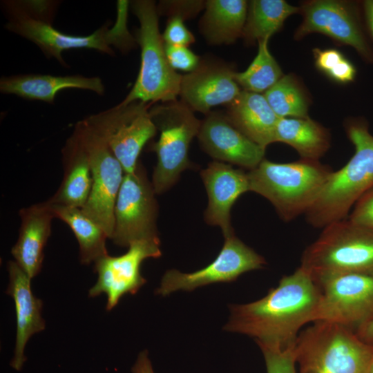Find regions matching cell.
Wrapping results in <instances>:
<instances>
[{"mask_svg": "<svg viewBox=\"0 0 373 373\" xmlns=\"http://www.w3.org/2000/svg\"><path fill=\"white\" fill-rule=\"evenodd\" d=\"M319 298L318 285L299 267L283 276L263 298L231 305L224 329L252 337L259 347H293L301 328L314 322Z\"/></svg>", "mask_w": 373, "mask_h": 373, "instance_id": "1", "label": "cell"}, {"mask_svg": "<svg viewBox=\"0 0 373 373\" xmlns=\"http://www.w3.org/2000/svg\"><path fill=\"white\" fill-rule=\"evenodd\" d=\"M346 132L355 147L347 164L333 171L319 195L305 213L307 222L316 228H324L345 219L351 207L373 188V135L365 119L347 122Z\"/></svg>", "mask_w": 373, "mask_h": 373, "instance_id": "2", "label": "cell"}, {"mask_svg": "<svg viewBox=\"0 0 373 373\" xmlns=\"http://www.w3.org/2000/svg\"><path fill=\"white\" fill-rule=\"evenodd\" d=\"M332 172L318 160L276 163L264 159L247 173L249 191L267 198L289 222L307 212Z\"/></svg>", "mask_w": 373, "mask_h": 373, "instance_id": "3", "label": "cell"}, {"mask_svg": "<svg viewBox=\"0 0 373 373\" xmlns=\"http://www.w3.org/2000/svg\"><path fill=\"white\" fill-rule=\"evenodd\" d=\"M298 373H368L373 345L339 324L318 321L301 331L294 345Z\"/></svg>", "mask_w": 373, "mask_h": 373, "instance_id": "4", "label": "cell"}, {"mask_svg": "<svg viewBox=\"0 0 373 373\" xmlns=\"http://www.w3.org/2000/svg\"><path fill=\"white\" fill-rule=\"evenodd\" d=\"M130 5L140 23L135 38L141 49V63L135 82L122 102L175 101L180 95L182 75L167 60L156 4L151 0H136Z\"/></svg>", "mask_w": 373, "mask_h": 373, "instance_id": "5", "label": "cell"}, {"mask_svg": "<svg viewBox=\"0 0 373 373\" xmlns=\"http://www.w3.org/2000/svg\"><path fill=\"white\" fill-rule=\"evenodd\" d=\"M314 282L350 272L373 271V231L349 219L323 228L303 251L300 266Z\"/></svg>", "mask_w": 373, "mask_h": 373, "instance_id": "6", "label": "cell"}, {"mask_svg": "<svg viewBox=\"0 0 373 373\" xmlns=\"http://www.w3.org/2000/svg\"><path fill=\"white\" fill-rule=\"evenodd\" d=\"M128 1H117V17L115 25L109 28L107 21L89 35L66 34L55 29L51 23L28 17L8 19L5 28L37 46L47 58H54L64 66H68L62 52L70 49H93L114 56L112 46L122 52L135 45V38L129 32L127 25Z\"/></svg>", "mask_w": 373, "mask_h": 373, "instance_id": "7", "label": "cell"}, {"mask_svg": "<svg viewBox=\"0 0 373 373\" xmlns=\"http://www.w3.org/2000/svg\"><path fill=\"white\" fill-rule=\"evenodd\" d=\"M149 113L160 132L158 140L150 146L157 160L151 182L155 193L160 194L178 181L183 171L192 168L189 148L199 133L201 122L182 101L157 104Z\"/></svg>", "mask_w": 373, "mask_h": 373, "instance_id": "8", "label": "cell"}, {"mask_svg": "<svg viewBox=\"0 0 373 373\" xmlns=\"http://www.w3.org/2000/svg\"><path fill=\"white\" fill-rule=\"evenodd\" d=\"M149 107L141 101L120 102L84 119L108 145L125 173L134 171L143 147L156 134Z\"/></svg>", "mask_w": 373, "mask_h": 373, "instance_id": "9", "label": "cell"}, {"mask_svg": "<svg viewBox=\"0 0 373 373\" xmlns=\"http://www.w3.org/2000/svg\"><path fill=\"white\" fill-rule=\"evenodd\" d=\"M74 131L80 137L88 155L92 188L82 209L111 238L115 224V206L124 171L108 145L84 119L76 123Z\"/></svg>", "mask_w": 373, "mask_h": 373, "instance_id": "10", "label": "cell"}, {"mask_svg": "<svg viewBox=\"0 0 373 373\" xmlns=\"http://www.w3.org/2000/svg\"><path fill=\"white\" fill-rule=\"evenodd\" d=\"M155 191L146 169L139 161L135 169L124 173L115 206L113 242L128 247L142 240H160Z\"/></svg>", "mask_w": 373, "mask_h": 373, "instance_id": "11", "label": "cell"}, {"mask_svg": "<svg viewBox=\"0 0 373 373\" xmlns=\"http://www.w3.org/2000/svg\"><path fill=\"white\" fill-rule=\"evenodd\" d=\"M315 283L320 298L314 322L334 323L356 332L373 319V271L334 275Z\"/></svg>", "mask_w": 373, "mask_h": 373, "instance_id": "12", "label": "cell"}, {"mask_svg": "<svg viewBox=\"0 0 373 373\" xmlns=\"http://www.w3.org/2000/svg\"><path fill=\"white\" fill-rule=\"evenodd\" d=\"M303 22L295 37L318 32L353 48L361 59L373 64V46L365 23L361 3L335 0H315L300 8Z\"/></svg>", "mask_w": 373, "mask_h": 373, "instance_id": "13", "label": "cell"}, {"mask_svg": "<svg viewBox=\"0 0 373 373\" xmlns=\"http://www.w3.org/2000/svg\"><path fill=\"white\" fill-rule=\"evenodd\" d=\"M224 239L220 252L211 263L191 273L166 271L155 293L165 296L178 290L191 291L211 283L232 282L241 274L262 269L266 264L262 256L235 235Z\"/></svg>", "mask_w": 373, "mask_h": 373, "instance_id": "14", "label": "cell"}, {"mask_svg": "<svg viewBox=\"0 0 373 373\" xmlns=\"http://www.w3.org/2000/svg\"><path fill=\"white\" fill-rule=\"evenodd\" d=\"M160 240H142L133 242L126 253L119 256H104L95 263L96 283L90 289V297L101 294L107 296L106 309L111 310L126 294H135L146 283L140 273L142 262L162 255Z\"/></svg>", "mask_w": 373, "mask_h": 373, "instance_id": "15", "label": "cell"}, {"mask_svg": "<svg viewBox=\"0 0 373 373\" xmlns=\"http://www.w3.org/2000/svg\"><path fill=\"white\" fill-rule=\"evenodd\" d=\"M198 140L202 149L216 161L252 170L265 159V149L236 128L226 115L208 113L201 122Z\"/></svg>", "mask_w": 373, "mask_h": 373, "instance_id": "16", "label": "cell"}, {"mask_svg": "<svg viewBox=\"0 0 373 373\" xmlns=\"http://www.w3.org/2000/svg\"><path fill=\"white\" fill-rule=\"evenodd\" d=\"M235 72L218 63H200L193 71L182 75L180 95L193 111L207 114L211 108L229 104L240 93Z\"/></svg>", "mask_w": 373, "mask_h": 373, "instance_id": "17", "label": "cell"}, {"mask_svg": "<svg viewBox=\"0 0 373 373\" xmlns=\"http://www.w3.org/2000/svg\"><path fill=\"white\" fill-rule=\"evenodd\" d=\"M207 195L206 222L220 227L224 238L234 235L231 210L238 197L249 191L247 173L219 161L210 162L200 172Z\"/></svg>", "mask_w": 373, "mask_h": 373, "instance_id": "18", "label": "cell"}, {"mask_svg": "<svg viewBox=\"0 0 373 373\" xmlns=\"http://www.w3.org/2000/svg\"><path fill=\"white\" fill-rule=\"evenodd\" d=\"M9 283L6 293L14 300L17 317V335L10 366L20 371L26 356L24 350L29 338L45 328L41 316L42 300L33 294L31 278L14 260L8 263Z\"/></svg>", "mask_w": 373, "mask_h": 373, "instance_id": "19", "label": "cell"}, {"mask_svg": "<svg viewBox=\"0 0 373 373\" xmlns=\"http://www.w3.org/2000/svg\"><path fill=\"white\" fill-rule=\"evenodd\" d=\"M18 239L11 253L15 261L32 279L41 271L44 250L55 218L48 201L22 208Z\"/></svg>", "mask_w": 373, "mask_h": 373, "instance_id": "20", "label": "cell"}, {"mask_svg": "<svg viewBox=\"0 0 373 373\" xmlns=\"http://www.w3.org/2000/svg\"><path fill=\"white\" fill-rule=\"evenodd\" d=\"M67 88L87 90L100 96L105 93L104 84L99 77L29 73L3 76L0 79L1 93L48 104H53L57 93Z\"/></svg>", "mask_w": 373, "mask_h": 373, "instance_id": "21", "label": "cell"}, {"mask_svg": "<svg viewBox=\"0 0 373 373\" xmlns=\"http://www.w3.org/2000/svg\"><path fill=\"white\" fill-rule=\"evenodd\" d=\"M64 176L59 187L48 200L52 204L82 209L92 188V173L86 150L73 130L62 150Z\"/></svg>", "mask_w": 373, "mask_h": 373, "instance_id": "22", "label": "cell"}, {"mask_svg": "<svg viewBox=\"0 0 373 373\" xmlns=\"http://www.w3.org/2000/svg\"><path fill=\"white\" fill-rule=\"evenodd\" d=\"M230 122L251 141L266 148L276 142L280 119L264 95L243 90L229 104L225 115Z\"/></svg>", "mask_w": 373, "mask_h": 373, "instance_id": "23", "label": "cell"}, {"mask_svg": "<svg viewBox=\"0 0 373 373\" xmlns=\"http://www.w3.org/2000/svg\"><path fill=\"white\" fill-rule=\"evenodd\" d=\"M247 5L244 0L206 1L200 30L207 41L215 45L230 44L242 37Z\"/></svg>", "mask_w": 373, "mask_h": 373, "instance_id": "24", "label": "cell"}, {"mask_svg": "<svg viewBox=\"0 0 373 373\" xmlns=\"http://www.w3.org/2000/svg\"><path fill=\"white\" fill-rule=\"evenodd\" d=\"M276 142L290 145L302 159L318 160L328 150L330 136L318 123L307 117H283L278 119Z\"/></svg>", "mask_w": 373, "mask_h": 373, "instance_id": "25", "label": "cell"}, {"mask_svg": "<svg viewBox=\"0 0 373 373\" xmlns=\"http://www.w3.org/2000/svg\"><path fill=\"white\" fill-rule=\"evenodd\" d=\"M49 204L55 217L67 224L75 234L79 244L82 264L89 265L108 254L106 247L107 234L82 209Z\"/></svg>", "mask_w": 373, "mask_h": 373, "instance_id": "26", "label": "cell"}, {"mask_svg": "<svg viewBox=\"0 0 373 373\" xmlns=\"http://www.w3.org/2000/svg\"><path fill=\"white\" fill-rule=\"evenodd\" d=\"M299 12V8L283 0L251 1L242 37L247 43L269 39L287 18Z\"/></svg>", "mask_w": 373, "mask_h": 373, "instance_id": "27", "label": "cell"}, {"mask_svg": "<svg viewBox=\"0 0 373 373\" xmlns=\"http://www.w3.org/2000/svg\"><path fill=\"white\" fill-rule=\"evenodd\" d=\"M269 39L259 41L256 56L243 72L234 73V79L244 90L266 92L283 75L282 70L268 48Z\"/></svg>", "mask_w": 373, "mask_h": 373, "instance_id": "28", "label": "cell"}, {"mask_svg": "<svg viewBox=\"0 0 373 373\" xmlns=\"http://www.w3.org/2000/svg\"><path fill=\"white\" fill-rule=\"evenodd\" d=\"M264 96L279 118L308 117L307 101L298 82L291 75L283 76Z\"/></svg>", "mask_w": 373, "mask_h": 373, "instance_id": "29", "label": "cell"}, {"mask_svg": "<svg viewBox=\"0 0 373 373\" xmlns=\"http://www.w3.org/2000/svg\"><path fill=\"white\" fill-rule=\"evenodd\" d=\"M3 8L8 19L28 17L51 23L58 1H3Z\"/></svg>", "mask_w": 373, "mask_h": 373, "instance_id": "30", "label": "cell"}, {"mask_svg": "<svg viewBox=\"0 0 373 373\" xmlns=\"http://www.w3.org/2000/svg\"><path fill=\"white\" fill-rule=\"evenodd\" d=\"M264 356L267 373H298L293 347L282 350L271 347H259Z\"/></svg>", "mask_w": 373, "mask_h": 373, "instance_id": "31", "label": "cell"}, {"mask_svg": "<svg viewBox=\"0 0 373 373\" xmlns=\"http://www.w3.org/2000/svg\"><path fill=\"white\" fill-rule=\"evenodd\" d=\"M165 52L169 65L173 70L192 72L199 66V57L184 46H174L164 44Z\"/></svg>", "mask_w": 373, "mask_h": 373, "instance_id": "32", "label": "cell"}, {"mask_svg": "<svg viewBox=\"0 0 373 373\" xmlns=\"http://www.w3.org/2000/svg\"><path fill=\"white\" fill-rule=\"evenodd\" d=\"M204 8L205 2L202 1H162L157 6L159 15L183 20L194 17Z\"/></svg>", "mask_w": 373, "mask_h": 373, "instance_id": "33", "label": "cell"}, {"mask_svg": "<svg viewBox=\"0 0 373 373\" xmlns=\"http://www.w3.org/2000/svg\"><path fill=\"white\" fill-rule=\"evenodd\" d=\"M165 44L188 47L195 41L193 35L189 31L181 18H169L164 33L162 35Z\"/></svg>", "mask_w": 373, "mask_h": 373, "instance_id": "34", "label": "cell"}, {"mask_svg": "<svg viewBox=\"0 0 373 373\" xmlns=\"http://www.w3.org/2000/svg\"><path fill=\"white\" fill-rule=\"evenodd\" d=\"M349 220L356 225L373 231V188L355 203Z\"/></svg>", "mask_w": 373, "mask_h": 373, "instance_id": "35", "label": "cell"}, {"mask_svg": "<svg viewBox=\"0 0 373 373\" xmlns=\"http://www.w3.org/2000/svg\"><path fill=\"white\" fill-rule=\"evenodd\" d=\"M313 51L316 66L327 75L345 59L344 55L336 49L315 48Z\"/></svg>", "mask_w": 373, "mask_h": 373, "instance_id": "36", "label": "cell"}, {"mask_svg": "<svg viewBox=\"0 0 373 373\" xmlns=\"http://www.w3.org/2000/svg\"><path fill=\"white\" fill-rule=\"evenodd\" d=\"M356 74V68L345 58L334 69L331 70L327 75L336 82L347 83L354 81Z\"/></svg>", "mask_w": 373, "mask_h": 373, "instance_id": "37", "label": "cell"}, {"mask_svg": "<svg viewBox=\"0 0 373 373\" xmlns=\"http://www.w3.org/2000/svg\"><path fill=\"white\" fill-rule=\"evenodd\" d=\"M132 373H155L147 350L140 352L131 369Z\"/></svg>", "mask_w": 373, "mask_h": 373, "instance_id": "38", "label": "cell"}, {"mask_svg": "<svg viewBox=\"0 0 373 373\" xmlns=\"http://www.w3.org/2000/svg\"><path fill=\"white\" fill-rule=\"evenodd\" d=\"M361 7L367 32L373 40V0L363 1Z\"/></svg>", "mask_w": 373, "mask_h": 373, "instance_id": "39", "label": "cell"}, {"mask_svg": "<svg viewBox=\"0 0 373 373\" xmlns=\"http://www.w3.org/2000/svg\"><path fill=\"white\" fill-rule=\"evenodd\" d=\"M356 334L364 342L373 345V319L359 328Z\"/></svg>", "mask_w": 373, "mask_h": 373, "instance_id": "40", "label": "cell"}, {"mask_svg": "<svg viewBox=\"0 0 373 373\" xmlns=\"http://www.w3.org/2000/svg\"><path fill=\"white\" fill-rule=\"evenodd\" d=\"M368 373H373V361H372V362L371 363V365H370Z\"/></svg>", "mask_w": 373, "mask_h": 373, "instance_id": "41", "label": "cell"}]
</instances>
